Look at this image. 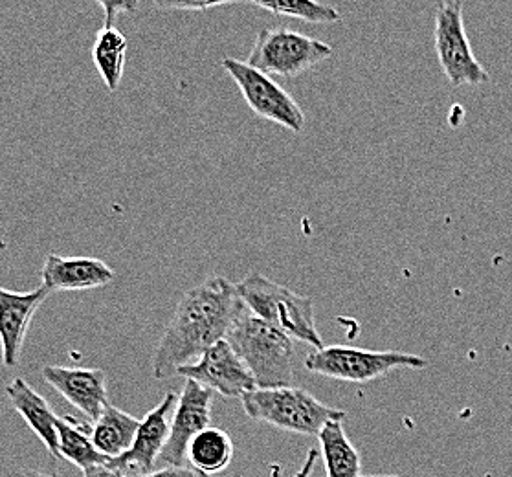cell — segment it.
<instances>
[{"mask_svg":"<svg viewBox=\"0 0 512 477\" xmlns=\"http://www.w3.org/2000/svg\"><path fill=\"white\" fill-rule=\"evenodd\" d=\"M245 303L237 285L213 276L188 290L167 323L153 358V377L167 380L197 362L210 347L228 338Z\"/></svg>","mask_w":512,"mask_h":477,"instance_id":"1","label":"cell"},{"mask_svg":"<svg viewBox=\"0 0 512 477\" xmlns=\"http://www.w3.org/2000/svg\"><path fill=\"white\" fill-rule=\"evenodd\" d=\"M250 369L257 388L294 386V340L245 305L226 338Z\"/></svg>","mask_w":512,"mask_h":477,"instance_id":"2","label":"cell"},{"mask_svg":"<svg viewBox=\"0 0 512 477\" xmlns=\"http://www.w3.org/2000/svg\"><path fill=\"white\" fill-rule=\"evenodd\" d=\"M237 294L250 311L261 320L278 327L294 342H305L314 349H322V334L316 327L314 301L309 296L279 285L261 272H250L237 283Z\"/></svg>","mask_w":512,"mask_h":477,"instance_id":"3","label":"cell"},{"mask_svg":"<svg viewBox=\"0 0 512 477\" xmlns=\"http://www.w3.org/2000/svg\"><path fill=\"white\" fill-rule=\"evenodd\" d=\"M241 402L252 421L307 437H318L329 422L346 419V411L323 404L307 389L298 386L256 388L246 393Z\"/></svg>","mask_w":512,"mask_h":477,"instance_id":"4","label":"cell"},{"mask_svg":"<svg viewBox=\"0 0 512 477\" xmlns=\"http://www.w3.org/2000/svg\"><path fill=\"white\" fill-rule=\"evenodd\" d=\"M430 362L423 356L402 351H371L349 345H329L305 356V367L320 377L368 384L397 369H426Z\"/></svg>","mask_w":512,"mask_h":477,"instance_id":"5","label":"cell"},{"mask_svg":"<svg viewBox=\"0 0 512 477\" xmlns=\"http://www.w3.org/2000/svg\"><path fill=\"white\" fill-rule=\"evenodd\" d=\"M333 56V48L290 28L261 30L248 56V65L263 74L296 78Z\"/></svg>","mask_w":512,"mask_h":477,"instance_id":"6","label":"cell"},{"mask_svg":"<svg viewBox=\"0 0 512 477\" xmlns=\"http://www.w3.org/2000/svg\"><path fill=\"white\" fill-rule=\"evenodd\" d=\"M434 39L439 65L452 87H478L489 81V72L476 59L470 45L461 2L446 0L439 4Z\"/></svg>","mask_w":512,"mask_h":477,"instance_id":"7","label":"cell"},{"mask_svg":"<svg viewBox=\"0 0 512 477\" xmlns=\"http://www.w3.org/2000/svg\"><path fill=\"white\" fill-rule=\"evenodd\" d=\"M223 68L241 90L246 105L259 118L278 123L290 133L300 134L305 129V112L287 90L270 78L235 57H224Z\"/></svg>","mask_w":512,"mask_h":477,"instance_id":"8","label":"cell"},{"mask_svg":"<svg viewBox=\"0 0 512 477\" xmlns=\"http://www.w3.org/2000/svg\"><path fill=\"white\" fill-rule=\"evenodd\" d=\"M213 391L195 380H188L179 395L171 417V430L160 461L167 466H182L188 461L190 443L212 422Z\"/></svg>","mask_w":512,"mask_h":477,"instance_id":"9","label":"cell"},{"mask_svg":"<svg viewBox=\"0 0 512 477\" xmlns=\"http://www.w3.org/2000/svg\"><path fill=\"white\" fill-rule=\"evenodd\" d=\"M177 375L195 380L204 388L217 391L228 399H243L246 393L257 388L250 369L228 340L210 347L197 362L179 369Z\"/></svg>","mask_w":512,"mask_h":477,"instance_id":"10","label":"cell"},{"mask_svg":"<svg viewBox=\"0 0 512 477\" xmlns=\"http://www.w3.org/2000/svg\"><path fill=\"white\" fill-rule=\"evenodd\" d=\"M177 402H179V395L175 391L166 393L164 400L149 411L145 419L140 422L131 450L122 457L109 461V466L122 470L127 476L153 472L156 461H160V455L166 448L169 430H171V417L177 408Z\"/></svg>","mask_w":512,"mask_h":477,"instance_id":"11","label":"cell"},{"mask_svg":"<svg viewBox=\"0 0 512 477\" xmlns=\"http://www.w3.org/2000/svg\"><path fill=\"white\" fill-rule=\"evenodd\" d=\"M43 378L90 422L98 421L103 410L111 404L103 369L46 366L43 367Z\"/></svg>","mask_w":512,"mask_h":477,"instance_id":"12","label":"cell"},{"mask_svg":"<svg viewBox=\"0 0 512 477\" xmlns=\"http://www.w3.org/2000/svg\"><path fill=\"white\" fill-rule=\"evenodd\" d=\"M50 292L45 287L30 292L0 287V353L2 366L13 369L21 360L24 340L34 320L35 312L41 309Z\"/></svg>","mask_w":512,"mask_h":477,"instance_id":"13","label":"cell"},{"mask_svg":"<svg viewBox=\"0 0 512 477\" xmlns=\"http://www.w3.org/2000/svg\"><path fill=\"white\" fill-rule=\"evenodd\" d=\"M116 272L96 257H65L48 254L41 270V287L54 292H81L107 287Z\"/></svg>","mask_w":512,"mask_h":477,"instance_id":"14","label":"cell"},{"mask_svg":"<svg viewBox=\"0 0 512 477\" xmlns=\"http://www.w3.org/2000/svg\"><path fill=\"white\" fill-rule=\"evenodd\" d=\"M6 397L12 402L15 411L23 417L30 430L45 444L52 459L59 457V433H57V415L37 391L24 378H13L4 388Z\"/></svg>","mask_w":512,"mask_h":477,"instance_id":"15","label":"cell"},{"mask_svg":"<svg viewBox=\"0 0 512 477\" xmlns=\"http://www.w3.org/2000/svg\"><path fill=\"white\" fill-rule=\"evenodd\" d=\"M140 422L127 411L109 404L98 421L90 422V439L96 450L112 461L131 450Z\"/></svg>","mask_w":512,"mask_h":477,"instance_id":"16","label":"cell"},{"mask_svg":"<svg viewBox=\"0 0 512 477\" xmlns=\"http://www.w3.org/2000/svg\"><path fill=\"white\" fill-rule=\"evenodd\" d=\"M342 422H329L318 435L325 474L327 477H360L362 459Z\"/></svg>","mask_w":512,"mask_h":477,"instance_id":"17","label":"cell"},{"mask_svg":"<svg viewBox=\"0 0 512 477\" xmlns=\"http://www.w3.org/2000/svg\"><path fill=\"white\" fill-rule=\"evenodd\" d=\"M59 433V457L67 459L81 472L92 466L109 465V457L100 454L90 439V422L78 421L74 417H57Z\"/></svg>","mask_w":512,"mask_h":477,"instance_id":"18","label":"cell"},{"mask_svg":"<svg viewBox=\"0 0 512 477\" xmlns=\"http://www.w3.org/2000/svg\"><path fill=\"white\" fill-rule=\"evenodd\" d=\"M129 50L127 37L116 26H101L92 45V63L105 87L114 92L120 87Z\"/></svg>","mask_w":512,"mask_h":477,"instance_id":"19","label":"cell"},{"mask_svg":"<svg viewBox=\"0 0 512 477\" xmlns=\"http://www.w3.org/2000/svg\"><path fill=\"white\" fill-rule=\"evenodd\" d=\"M235 446L232 437L221 428H206L191 441L188 463L202 474L212 476L226 470L234 459Z\"/></svg>","mask_w":512,"mask_h":477,"instance_id":"20","label":"cell"},{"mask_svg":"<svg viewBox=\"0 0 512 477\" xmlns=\"http://www.w3.org/2000/svg\"><path fill=\"white\" fill-rule=\"evenodd\" d=\"M252 4L265 12L300 19L305 23L329 24L342 21V13L336 8L316 0H267V2L256 0Z\"/></svg>","mask_w":512,"mask_h":477,"instance_id":"21","label":"cell"},{"mask_svg":"<svg viewBox=\"0 0 512 477\" xmlns=\"http://www.w3.org/2000/svg\"><path fill=\"white\" fill-rule=\"evenodd\" d=\"M232 2H155L153 8H162V10H182V12H208L215 8H223Z\"/></svg>","mask_w":512,"mask_h":477,"instance_id":"22","label":"cell"},{"mask_svg":"<svg viewBox=\"0 0 512 477\" xmlns=\"http://www.w3.org/2000/svg\"><path fill=\"white\" fill-rule=\"evenodd\" d=\"M129 477H212L206 476L199 472L197 468L193 466L182 465V466H164L160 470H153L149 474H138V476Z\"/></svg>","mask_w":512,"mask_h":477,"instance_id":"23","label":"cell"},{"mask_svg":"<svg viewBox=\"0 0 512 477\" xmlns=\"http://www.w3.org/2000/svg\"><path fill=\"white\" fill-rule=\"evenodd\" d=\"M105 12V26H114L116 17L122 12H134L138 10V4L134 2H98Z\"/></svg>","mask_w":512,"mask_h":477,"instance_id":"24","label":"cell"},{"mask_svg":"<svg viewBox=\"0 0 512 477\" xmlns=\"http://www.w3.org/2000/svg\"><path fill=\"white\" fill-rule=\"evenodd\" d=\"M83 477H129L122 470L112 468L109 465L92 466L89 470L83 472Z\"/></svg>","mask_w":512,"mask_h":477,"instance_id":"25","label":"cell"},{"mask_svg":"<svg viewBox=\"0 0 512 477\" xmlns=\"http://www.w3.org/2000/svg\"><path fill=\"white\" fill-rule=\"evenodd\" d=\"M318 450H314L311 448L309 452H307V457H305V461H303V465H301L300 470L296 472V476L294 477H311L312 472H314V466H316V461H318Z\"/></svg>","mask_w":512,"mask_h":477,"instance_id":"26","label":"cell"},{"mask_svg":"<svg viewBox=\"0 0 512 477\" xmlns=\"http://www.w3.org/2000/svg\"><path fill=\"white\" fill-rule=\"evenodd\" d=\"M17 477H61L56 474H45V472H24L21 476Z\"/></svg>","mask_w":512,"mask_h":477,"instance_id":"27","label":"cell"},{"mask_svg":"<svg viewBox=\"0 0 512 477\" xmlns=\"http://www.w3.org/2000/svg\"><path fill=\"white\" fill-rule=\"evenodd\" d=\"M360 477H399V476H360Z\"/></svg>","mask_w":512,"mask_h":477,"instance_id":"28","label":"cell"},{"mask_svg":"<svg viewBox=\"0 0 512 477\" xmlns=\"http://www.w3.org/2000/svg\"><path fill=\"white\" fill-rule=\"evenodd\" d=\"M224 477H232V476H224Z\"/></svg>","mask_w":512,"mask_h":477,"instance_id":"29","label":"cell"}]
</instances>
